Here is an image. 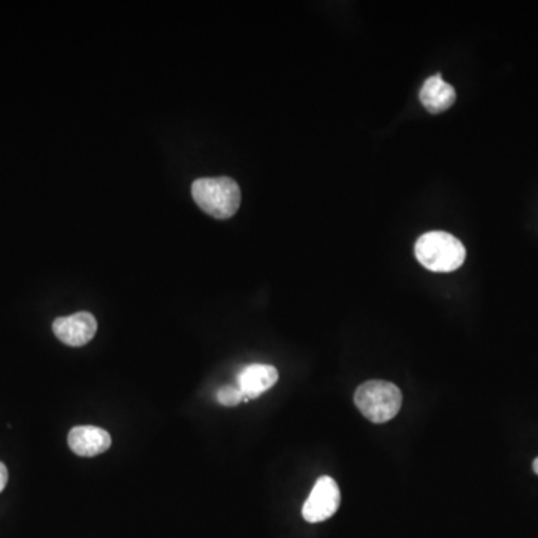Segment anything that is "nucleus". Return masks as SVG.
<instances>
[{"instance_id": "nucleus-1", "label": "nucleus", "mask_w": 538, "mask_h": 538, "mask_svg": "<svg viewBox=\"0 0 538 538\" xmlns=\"http://www.w3.org/2000/svg\"><path fill=\"white\" fill-rule=\"evenodd\" d=\"M198 207L214 219H231L241 205V190L229 177L199 178L192 184Z\"/></svg>"}, {"instance_id": "nucleus-2", "label": "nucleus", "mask_w": 538, "mask_h": 538, "mask_svg": "<svg viewBox=\"0 0 538 538\" xmlns=\"http://www.w3.org/2000/svg\"><path fill=\"white\" fill-rule=\"evenodd\" d=\"M417 261L429 271L452 272L461 268L467 258L464 244L443 231L428 232L417 240Z\"/></svg>"}, {"instance_id": "nucleus-3", "label": "nucleus", "mask_w": 538, "mask_h": 538, "mask_svg": "<svg viewBox=\"0 0 538 538\" xmlns=\"http://www.w3.org/2000/svg\"><path fill=\"white\" fill-rule=\"evenodd\" d=\"M355 404L371 422L385 423L400 413L403 394L394 383L371 380L359 386L355 394Z\"/></svg>"}, {"instance_id": "nucleus-4", "label": "nucleus", "mask_w": 538, "mask_h": 538, "mask_svg": "<svg viewBox=\"0 0 538 538\" xmlns=\"http://www.w3.org/2000/svg\"><path fill=\"white\" fill-rule=\"evenodd\" d=\"M341 494L337 482L331 477H320L302 507V516L310 524L326 521L337 513Z\"/></svg>"}, {"instance_id": "nucleus-5", "label": "nucleus", "mask_w": 538, "mask_h": 538, "mask_svg": "<svg viewBox=\"0 0 538 538\" xmlns=\"http://www.w3.org/2000/svg\"><path fill=\"white\" fill-rule=\"evenodd\" d=\"M96 331H98V322L93 314L86 311L68 317H59L53 323L54 335L63 344L71 347L86 346L95 338Z\"/></svg>"}, {"instance_id": "nucleus-6", "label": "nucleus", "mask_w": 538, "mask_h": 538, "mask_svg": "<svg viewBox=\"0 0 538 538\" xmlns=\"http://www.w3.org/2000/svg\"><path fill=\"white\" fill-rule=\"evenodd\" d=\"M68 444L75 455L93 458L111 447V435L98 426H75L71 429Z\"/></svg>"}, {"instance_id": "nucleus-7", "label": "nucleus", "mask_w": 538, "mask_h": 538, "mask_svg": "<svg viewBox=\"0 0 538 538\" xmlns=\"http://www.w3.org/2000/svg\"><path fill=\"white\" fill-rule=\"evenodd\" d=\"M278 382V371L272 365L253 364L238 374V388L244 401L256 400Z\"/></svg>"}, {"instance_id": "nucleus-8", "label": "nucleus", "mask_w": 538, "mask_h": 538, "mask_svg": "<svg viewBox=\"0 0 538 538\" xmlns=\"http://www.w3.org/2000/svg\"><path fill=\"white\" fill-rule=\"evenodd\" d=\"M420 101L429 113L440 114L453 107L456 101V92L450 84L441 78V75H434L423 84L422 90H420Z\"/></svg>"}, {"instance_id": "nucleus-9", "label": "nucleus", "mask_w": 538, "mask_h": 538, "mask_svg": "<svg viewBox=\"0 0 538 538\" xmlns=\"http://www.w3.org/2000/svg\"><path fill=\"white\" fill-rule=\"evenodd\" d=\"M217 400H219L220 404L226 405V407H235V405L244 401V395L238 386H223L217 392Z\"/></svg>"}, {"instance_id": "nucleus-10", "label": "nucleus", "mask_w": 538, "mask_h": 538, "mask_svg": "<svg viewBox=\"0 0 538 538\" xmlns=\"http://www.w3.org/2000/svg\"><path fill=\"white\" fill-rule=\"evenodd\" d=\"M6 483H8V468L0 462V492L5 489Z\"/></svg>"}, {"instance_id": "nucleus-11", "label": "nucleus", "mask_w": 538, "mask_h": 538, "mask_svg": "<svg viewBox=\"0 0 538 538\" xmlns=\"http://www.w3.org/2000/svg\"><path fill=\"white\" fill-rule=\"evenodd\" d=\"M533 468L534 471H536V474H538V458L536 459V461H534Z\"/></svg>"}]
</instances>
